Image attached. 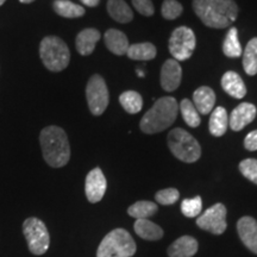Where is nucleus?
<instances>
[{
  "label": "nucleus",
  "mask_w": 257,
  "mask_h": 257,
  "mask_svg": "<svg viewBox=\"0 0 257 257\" xmlns=\"http://www.w3.org/2000/svg\"><path fill=\"white\" fill-rule=\"evenodd\" d=\"M168 147L170 153L185 163L197 162L201 156L200 144L181 127H176L168 134Z\"/></svg>",
  "instance_id": "nucleus-6"
},
{
  "label": "nucleus",
  "mask_w": 257,
  "mask_h": 257,
  "mask_svg": "<svg viewBox=\"0 0 257 257\" xmlns=\"http://www.w3.org/2000/svg\"><path fill=\"white\" fill-rule=\"evenodd\" d=\"M128 59L135 61H150L155 59L157 55V49L150 42H143V43L130 44L126 51Z\"/></svg>",
  "instance_id": "nucleus-23"
},
{
  "label": "nucleus",
  "mask_w": 257,
  "mask_h": 257,
  "mask_svg": "<svg viewBox=\"0 0 257 257\" xmlns=\"http://www.w3.org/2000/svg\"><path fill=\"white\" fill-rule=\"evenodd\" d=\"M119 102L121 107L130 114L138 113L143 107L142 95L136 91H125L121 93L119 96Z\"/></svg>",
  "instance_id": "nucleus-27"
},
{
  "label": "nucleus",
  "mask_w": 257,
  "mask_h": 257,
  "mask_svg": "<svg viewBox=\"0 0 257 257\" xmlns=\"http://www.w3.org/2000/svg\"><path fill=\"white\" fill-rule=\"evenodd\" d=\"M184 8L178 0H165L161 6V15L167 21H174L181 16Z\"/></svg>",
  "instance_id": "nucleus-30"
},
{
  "label": "nucleus",
  "mask_w": 257,
  "mask_h": 257,
  "mask_svg": "<svg viewBox=\"0 0 257 257\" xmlns=\"http://www.w3.org/2000/svg\"><path fill=\"white\" fill-rule=\"evenodd\" d=\"M43 159L53 168H61L69 162L70 146L67 134L60 126L44 127L40 134Z\"/></svg>",
  "instance_id": "nucleus-2"
},
{
  "label": "nucleus",
  "mask_w": 257,
  "mask_h": 257,
  "mask_svg": "<svg viewBox=\"0 0 257 257\" xmlns=\"http://www.w3.org/2000/svg\"><path fill=\"white\" fill-rule=\"evenodd\" d=\"M257 113L256 106L250 102H242L231 112V117L229 118V126L233 131L243 130L246 125L251 123L255 119Z\"/></svg>",
  "instance_id": "nucleus-14"
},
{
  "label": "nucleus",
  "mask_w": 257,
  "mask_h": 257,
  "mask_svg": "<svg viewBox=\"0 0 257 257\" xmlns=\"http://www.w3.org/2000/svg\"><path fill=\"white\" fill-rule=\"evenodd\" d=\"M202 210V200L201 198L195 197L192 199H185L181 202V212L185 217L195 218L200 216Z\"/></svg>",
  "instance_id": "nucleus-31"
},
{
  "label": "nucleus",
  "mask_w": 257,
  "mask_h": 257,
  "mask_svg": "<svg viewBox=\"0 0 257 257\" xmlns=\"http://www.w3.org/2000/svg\"><path fill=\"white\" fill-rule=\"evenodd\" d=\"M106 188H107V182L106 178L100 168L92 169L86 176L85 181V193L86 198L92 204H96L104 198Z\"/></svg>",
  "instance_id": "nucleus-11"
},
{
  "label": "nucleus",
  "mask_w": 257,
  "mask_h": 257,
  "mask_svg": "<svg viewBox=\"0 0 257 257\" xmlns=\"http://www.w3.org/2000/svg\"><path fill=\"white\" fill-rule=\"evenodd\" d=\"M133 5L141 15L146 17H152L155 12L152 0H133Z\"/></svg>",
  "instance_id": "nucleus-34"
},
{
  "label": "nucleus",
  "mask_w": 257,
  "mask_h": 257,
  "mask_svg": "<svg viewBox=\"0 0 257 257\" xmlns=\"http://www.w3.org/2000/svg\"><path fill=\"white\" fill-rule=\"evenodd\" d=\"M159 211V207L155 202L152 201H137L127 208L128 216L135 219H148L149 217L154 216Z\"/></svg>",
  "instance_id": "nucleus-28"
},
{
  "label": "nucleus",
  "mask_w": 257,
  "mask_h": 257,
  "mask_svg": "<svg viewBox=\"0 0 257 257\" xmlns=\"http://www.w3.org/2000/svg\"><path fill=\"white\" fill-rule=\"evenodd\" d=\"M6 2V0H0V6H2L3 4H4V3Z\"/></svg>",
  "instance_id": "nucleus-38"
},
{
  "label": "nucleus",
  "mask_w": 257,
  "mask_h": 257,
  "mask_svg": "<svg viewBox=\"0 0 257 257\" xmlns=\"http://www.w3.org/2000/svg\"><path fill=\"white\" fill-rule=\"evenodd\" d=\"M221 88L234 99H243L246 94V87L243 79L236 72L229 70L223 75L220 81Z\"/></svg>",
  "instance_id": "nucleus-18"
},
{
  "label": "nucleus",
  "mask_w": 257,
  "mask_h": 257,
  "mask_svg": "<svg viewBox=\"0 0 257 257\" xmlns=\"http://www.w3.org/2000/svg\"><path fill=\"white\" fill-rule=\"evenodd\" d=\"M21 3H23V4H30V3L35 2V0H19Z\"/></svg>",
  "instance_id": "nucleus-37"
},
{
  "label": "nucleus",
  "mask_w": 257,
  "mask_h": 257,
  "mask_svg": "<svg viewBox=\"0 0 257 257\" xmlns=\"http://www.w3.org/2000/svg\"><path fill=\"white\" fill-rule=\"evenodd\" d=\"M192 6L202 23L212 29L230 27L238 16L234 0H193Z\"/></svg>",
  "instance_id": "nucleus-1"
},
{
  "label": "nucleus",
  "mask_w": 257,
  "mask_h": 257,
  "mask_svg": "<svg viewBox=\"0 0 257 257\" xmlns=\"http://www.w3.org/2000/svg\"><path fill=\"white\" fill-rule=\"evenodd\" d=\"M83 5L88 6V8H95V6L99 5L100 0H80Z\"/></svg>",
  "instance_id": "nucleus-36"
},
{
  "label": "nucleus",
  "mask_w": 257,
  "mask_h": 257,
  "mask_svg": "<svg viewBox=\"0 0 257 257\" xmlns=\"http://www.w3.org/2000/svg\"><path fill=\"white\" fill-rule=\"evenodd\" d=\"M40 56L48 70L57 73L68 67L70 51L66 42L60 37L47 36L40 44Z\"/></svg>",
  "instance_id": "nucleus-4"
},
{
  "label": "nucleus",
  "mask_w": 257,
  "mask_h": 257,
  "mask_svg": "<svg viewBox=\"0 0 257 257\" xmlns=\"http://www.w3.org/2000/svg\"><path fill=\"white\" fill-rule=\"evenodd\" d=\"M107 12L113 21L126 24L134 19V12L125 0H108Z\"/></svg>",
  "instance_id": "nucleus-21"
},
{
  "label": "nucleus",
  "mask_w": 257,
  "mask_h": 257,
  "mask_svg": "<svg viewBox=\"0 0 257 257\" xmlns=\"http://www.w3.org/2000/svg\"><path fill=\"white\" fill-rule=\"evenodd\" d=\"M223 53L230 59H237L242 55V46L238 40V30L236 28H231L227 31L223 42Z\"/></svg>",
  "instance_id": "nucleus-25"
},
{
  "label": "nucleus",
  "mask_w": 257,
  "mask_h": 257,
  "mask_svg": "<svg viewBox=\"0 0 257 257\" xmlns=\"http://www.w3.org/2000/svg\"><path fill=\"white\" fill-rule=\"evenodd\" d=\"M137 251L133 236L124 229H114L102 238L96 257H131Z\"/></svg>",
  "instance_id": "nucleus-5"
},
{
  "label": "nucleus",
  "mask_w": 257,
  "mask_h": 257,
  "mask_svg": "<svg viewBox=\"0 0 257 257\" xmlns=\"http://www.w3.org/2000/svg\"><path fill=\"white\" fill-rule=\"evenodd\" d=\"M54 11L63 18H80L85 15L82 6L74 4L69 0H55L53 4Z\"/></svg>",
  "instance_id": "nucleus-26"
},
{
  "label": "nucleus",
  "mask_w": 257,
  "mask_h": 257,
  "mask_svg": "<svg viewBox=\"0 0 257 257\" xmlns=\"http://www.w3.org/2000/svg\"><path fill=\"white\" fill-rule=\"evenodd\" d=\"M195 35L191 28L179 27L172 32L169 38L168 49L173 59L178 61H186L193 55L195 50Z\"/></svg>",
  "instance_id": "nucleus-8"
},
{
  "label": "nucleus",
  "mask_w": 257,
  "mask_h": 257,
  "mask_svg": "<svg viewBox=\"0 0 257 257\" xmlns=\"http://www.w3.org/2000/svg\"><path fill=\"white\" fill-rule=\"evenodd\" d=\"M179 198H180V193L176 188L161 189V191H159L155 194L156 201L161 205H165V206L175 204V202L179 200Z\"/></svg>",
  "instance_id": "nucleus-33"
},
{
  "label": "nucleus",
  "mask_w": 257,
  "mask_h": 257,
  "mask_svg": "<svg viewBox=\"0 0 257 257\" xmlns=\"http://www.w3.org/2000/svg\"><path fill=\"white\" fill-rule=\"evenodd\" d=\"M227 210L224 204L218 202L207 208L201 216L197 218V225L201 230L213 234H221L227 227L226 223Z\"/></svg>",
  "instance_id": "nucleus-10"
},
{
  "label": "nucleus",
  "mask_w": 257,
  "mask_h": 257,
  "mask_svg": "<svg viewBox=\"0 0 257 257\" xmlns=\"http://www.w3.org/2000/svg\"><path fill=\"white\" fill-rule=\"evenodd\" d=\"M23 233L31 253L41 256L46 253L50 245V236L44 221L30 217L23 223Z\"/></svg>",
  "instance_id": "nucleus-7"
},
{
  "label": "nucleus",
  "mask_w": 257,
  "mask_h": 257,
  "mask_svg": "<svg viewBox=\"0 0 257 257\" xmlns=\"http://www.w3.org/2000/svg\"><path fill=\"white\" fill-rule=\"evenodd\" d=\"M134 229L141 238L146 240H159L163 237L162 227L149 219H136Z\"/></svg>",
  "instance_id": "nucleus-22"
},
{
  "label": "nucleus",
  "mask_w": 257,
  "mask_h": 257,
  "mask_svg": "<svg viewBox=\"0 0 257 257\" xmlns=\"http://www.w3.org/2000/svg\"><path fill=\"white\" fill-rule=\"evenodd\" d=\"M105 46L112 54L117 56H121L126 54L130 47L127 36L123 31L117 30V29H110L105 32L104 35Z\"/></svg>",
  "instance_id": "nucleus-16"
},
{
  "label": "nucleus",
  "mask_w": 257,
  "mask_h": 257,
  "mask_svg": "<svg viewBox=\"0 0 257 257\" xmlns=\"http://www.w3.org/2000/svg\"><path fill=\"white\" fill-rule=\"evenodd\" d=\"M86 99L93 115H101L104 113L110 102V94L102 76L98 74L91 76L86 86Z\"/></svg>",
  "instance_id": "nucleus-9"
},
{
  "label": "nucleus",
  "mask_w": 257,
  "mask_h": 257,
  "mask_svg": "<svg viewBox=\"0 0 257 257\" xmlns=\"http://www.w3.org/2000/svg\"><path fill=\"white\" fill-rule=\"evenodd\" d=\"M199 243L192 236H182L169 245L167 253L169 257H193L198 252Z\"/></svg>",
  "instance_id": "nucleus-15"
},
{
  "label": "nucleus",
  "mask_w": 257,
  "mask_h": 257,
  "mask_svg": "<svg viewBox=\"0 0 257 257\" xmlns=\"http://www.w3.org/2000/svg\"><path fill=\"white\" fill-rule=\"evenodd\" d=\"M227 127H229V115L226 110L221 106L213 108L208 120L210 134L214 137H221L227 131Z\"/></svg>",
  "instance_id": "nucleus-20"
},
{
  "label": "nucleus",
  "mask_w": 257,
  "mask_h": 257,
  "mask_svg": "<svg viewBox=\"0 0 257 257\" xmlns=\"http://www.w3.org/2000/svg\"><path fill=\"white\" fill-rule=\"evenodd\" d=\"M239 170L244 178L257 185V160L245 159L239 163Z\"/></svg>",
  "instance_id": "nucleus-32"
},
{
  "label": "nucleus",
  "mask_w": 257,
  "mask_h": 257,
  "mask_svg": "<svg viewBox=\"0 0 257 257\" xmlns=\"http://www.w3.org/2000/svg\"><path fill=\"white\" fill-rule=\"evenodd\" d=\"M101 35L96 29H85L76 36L75 47L80 55L88 56L94 51L95 44L100 40Z\"/></svg>",
  "instance_id": "nucleus-19"
},
{
  "label": "nucleus",
  "mask_w": 257,
  "mask_h": 257,
  "mask_svg": "<svg viewBox=\"0 0 257 257\" xmlns=\"http://www.w3.org/2000/svg\"><path fill=\"white\" fill-rule=\"evenodd\" d=\"M161 86L166 92H173L179 88L182 79V69L178 61L167 60L161 68Z\"/></svg>",
  "instance_id": "nucleus-12"
},
{
  "label": "nucleus",
  "mask_w": 257,
  "mask_h": 257,
  "mask_svg": "<svg viewBox=\"0 0 257 257\" xmlns=\"http://www.w3.org/2000/svg\"><path fill=\"white\" fill-rule=\"evenodd\" d=\"M179 113V102L173 96L157 99L141 119L140 127L144 134L162 133L174 124Z\"/></svg>",
  "instance_id": "nucleus-3"
},
{
  "label": "nucleus",
  "mask_w": 257,
  "mask_h": 257,
  "mask_svg": "<svg viewBox=\"0 0 257 257\" xmlns=\"http://www.w3.org/2000/svg\"><path fill=\"white\" fill-rule=\"evenodd\" d=\"M244 147L249 152H256L257 150V130H253L246 135L244 140Z\"/></svg>",
  "instance_id": "nucleus-35"
},
{
  "label": "nucleus",
  "mask_w": 257,
  "mask_h": 257,
  "mask_svg": "<svg viewBox=\"0 0 257 257\" xmlns=\"http://www.w3.org/2000/svg\"><path fill=\"white\" fill-rule=\"evenodd\" d=\"M193 104L199 113L208 114L213 111L216 104V94L214 91L207 86H201L193 93Z\"/></svg>",
  "instance_id": "nucleus-17"
},
{
  "label": "nucleus",
  "mask_w": 257,
  "mask_h": 257,
  "mask_svg": "<svg viewBox=\"0 0 257 257\" xmlns=\"http://www.w3.org/2000/svg\"><path fill=\"white\" fill-rule=\"evenodd\" d=\"M243 68L250 76L257 74V37L251 38L244 49Z\"/></svg>",
  "instance_id": "nucleus-24"
},
{
  "label": "nucleus",
  "mask_w": 257,
  "mask_h": 257,
  "mask_svg": "<svg viewBox=\"0 0 257 257\" xmlns=\"http://www.w3.org/2000/svg\"><path fill=\"white\" fill-rule=\"evenodd\" d=\"M237 232L240 240L250 251L257 255V220L245 216L237 221Z\"/></svg>",
  "instance_id": "nucleus-13"
},
{
  "label": "nucleus",
  "mask_w": 257,
  "mask_h": 257,
  "mask_svg": "<svg viewBox=\"0 0 257 257\" xmlns=\"http://www.w3.org/2000/svg\"><path fill=\"white\" fill-rule=\"evenodd\" d=\"M179 111L181 112L182 118L186 121V124L191 127H198L201 123L200 113H199L197 108H195L193 101L189 99H182L181 102L179 104Z\"/></svg>",
  "instance_id": "nucleus-29"
}]
</instances>
